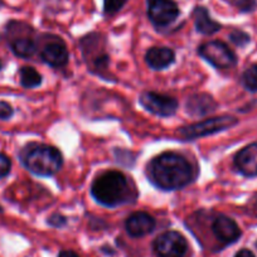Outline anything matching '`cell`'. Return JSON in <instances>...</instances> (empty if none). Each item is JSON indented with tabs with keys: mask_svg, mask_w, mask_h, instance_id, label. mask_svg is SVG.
Instances as JSON below:
<instances>
[{
	"mask_svg": "<svg viewBox=\"0 0 257 257\" xmlns=\"http://www.w3.org/2000/svg\"><path fill=\"white\" fill-rule=\"evenodd\" d=\"M149 179L163 190H177L193 180V169L187 159L178 153L167 152L158 155L148 167Z\"/></svg>",
	"mask_w": 257,
	"mask_h": 257,
	"instance_id": "obj_1",
	"label": "cell"
},
{
	"mask_svg": "<svg viewBox=\"0 0 257 257\" xmlns=\"http://www.w3.org/2000/svg\"><path fill=\"white\" fill-rule=\"evenodd\" d=\"M91 194L101 206L116 208L128 202L130 190L127 179L121 172L108 170L93 180L91 185Z\"/></svg>",
	"mask_w": 257,
	"mask_h": 257,
	"instance_id": "obj_2",
	"label": "cell"
},
{
	"mask_svg": "<svg viewBox=\"0 0 257 257\" xmlns=\"http://www.w3.org/2000/svg\"><path fill=\"white\" fill-rule=\"evenodd\" d=\"M24 167L39 177H51L56 174L63 164L61 152L46 144H32L24 148L21 154Z\"/></svg>",
	"mask_w": 257,
	"mask_h": 257,
	"instance_id": "obj_3",
	"label": "cell"
},
{
	"mask_svg": "<svg viewBox=\"0 0 257 257\" xmlns=\"http://www.w3.org/2000/svg\"><path fill=\"white\" fill-rule=\"evenodd\" d=\"M237 122L238 121L233 116L223 115L218 116V117L207 118V120L192 123V125L183 126L178 130V134L185 140H194L198 139V138H204L208 137V135L217 134L219 132L228 130L232 126L237 125Z\"/></svg>",
	"mask_w": 257,
	"mask_h": 257,
	"instance_id": "obj_4",
	"label": "cell"
},
{
	"mask_svg": "<svg viewBox=\"0 0 257 257\" xmlns=\"http://www.w3.org/2000/svg\"><path fill=\"white\" fill-rule=\"evenodd\" d=\"M198 54L204 61L218 70H229L237 64V57L234 52L221 41L203 43L199 46Z\"/></svg>",
	"mask_w": 257,
	"mask_h": 257,
	"instance_id": "obj_5",
	"label": "cell"
},
{
	"mask_svg": "<svg viewBox=\"0 0 257 257\" xmlns=\"http://www.w3.org/2000/svg\"><path fill=\"white\" fill-rule=\"evenodd\" d=\"M187 249V239L179 232H164L154 241V251L158 257H183Z\"/></svg>",
	"mask_w": 257,
	"mask_h": 257,
	"instance_id": "obj_6",
	"label": "cell"
},
{
	"mask_svg": "<svg viewBox=\"0 0 257 257\" xmlns=\"http://www.w3.org/2000/svg\"><path fill=\"white\" fill-rule=\"evenodd\" d=\"M140 105L150 113L160 116V117H169V116L174 115L178 110V101L174 97L162 95V93L150 92V91L142 93Z\"/></svg>",
	"mask_w": 257,
	"mask_h": 257,
	"instance_id": "obj_7",
	"label": "cell"
},
{
	"mask_svg": "<svg viewBox=\"0 0 257 257\" xmlns=\"http://www.w3.org/2000/svg\"><path fill=\"white\" fill-rule=\"evenodd\" d=\"M179 16V8L173 0H150L148 17L155 27H167Z\"/></svg>",
	"mask_w": 257,
	"mask_h": 257,
	"instance_id": "obj_8",
	"label": "cell"
},
{
	"mask_svg": "<svg viewBox=\"0 0 257 257\" xmlns=\"http://www.w3.org/2000/svg\"><path fill=\"white\" fill-rule=\"evenodd\" d=\"M157 222L147 212H135L125 222L126 232L134 238L144 237L154 231Z\"/></svg>",
	"mask_w": 257,
	"mask_h": 257,
	"instance_id": "obj_9",
	"label": "cell"
},
{
	"mask_svg": "<svg viewBox=\"0 0 257 257\" xmlns=\"http://www.w3.org/2000/svg\"><path fill=\"white\" fill-rule=\"evenodd\" d=\"M234 165L244 177H257V142L247 145L237 153L234 157Z\"/></svg>",
	"mask_w": 257,
	"mask_h": 257,
	"instance_id": "obj_10",
	"label": "cell"
},
{
	"mask_svg": "<svg viewBox=\"0 0 257 257\" xmlns=\"http://www.w3.org/2000/svg\"><path fill=\"white\" fill-rule=\"evenodd\" d=\"M212 231L217 239L223 243H233L241 237V229L238 224L227 216H218L212 223Z\"/></svg>",
	"mask_w": 257,
	"mask_h": 257,
	"instance_id": "obj_11",
	"label": "cell"
},
{
	"mask_svg": "<svg viewBox=\"0 0 257 257\" xmlns=\"http://www.w3.org/2000/svg\"><path fill=\"white\" fill-rule=\"evenodd\" d=\"M42 61L46 62L48 66L53 68L64 67L68 63V54L67 48L62 42H52L48 43L41 52Z\"/></svg>",
	"mask_w": 257,
	"mask_h": 257,
	"instance_id": "obj_12",
	"label": "cell"
},
{
	"mask_svg": "<svg viewBox=\"0 0 257 257\" xmlns=\"http://www.w3.org/2000/svg\"><path fill=\"white\" fill-rule=\"evenodd\" d=\"M145 61L152 70L162 71L172 66L175 61V53L173 49L165 47L150 48L145 54Z\"/></svg>",
	"mask_w": 257,
	"mask_h": 257,
	"instance_id": "obj_13",
	"label": "cell"
},
{
	"mask_svg": "<svg viewBox=\"0 0 257 257\" xmlns=\"http://www.w3.org/2000/svg\"><path fill=\"white\" fill-rule=\"evenodd\" d=\"M216 101L207 93H197L190 96L185 102V110L192 116H204L216 110Z\"/></svg>",
	"mask_w": 257,
	"mask_h": 257,
	"instance_id": "obj_14",
	"label": "cell"
},
{
	"mask_svg": "<svg viewBox=\"0 0 257 257\" xmlns=\"http://www.w3.org/2000/svg\"><path fill=\"white\" fill-rule=\"evenodd\" d=\"M193 17H194V24H196L197 32L204 34V36H211V34H214L222 28L221 24L217 23L216 21L211 18L209 12L204 7H197L193 12Z\"/></svg>",
	"mask_w": 257,
	"mask_h": 257,
	"instance_id": "obj_15",
	"label": "cell"
},
{
	"mask_svg": "<svg viewBox=\"0 0 257 257\" xmlns=\"http://www.w3.org/2000/svg\"><path fill=\"white\" fill-rule=\"evenodd\" d=\"M19 76H21V85L24 88H36L42 83L41 73L31 66L22 67L19 71Z\"/></svg>",
	"mask_w": 257,
	"mask_h": 257,
	"instance_id": "obj_16",
	"label": "cell"
},
{
	"mask_svg": "<svg viewBox=\"0 0 257 257\" xmlns=\"http://www.w3.org/2000/svg\"><path fill=\"white\" fill-rule=\"evenodd\" d=\"M12 49L16 56L21 57V58H29L36 53L37 46L32 39L19 38L12 43Z\"/></svg>",
	"mask_w": 257,
	"mask_h": 257,
	"instance_id": "obj_17",
	"label": "cell"
},
{
	"mask_svg": "<svg viewBox=\"0 0 257 257\" xmlns=\"http://www.w3.org/2000/svg\"><path fill=\"white\" fill-rule=\"evenodd\" d=\"M242 83L249 92H257V64L244 71L242 75Z\"/></svg>",
	"mask_w": 257,
	"mask_h": 257,
	"instance_id": "obj_18",
	"label": "cell"
},
{
	"mask_svg": "<svg viewBox=\"0 0 257 257\" xmlns=\"http://www.w3.org/2000/svg\"><path fill=\"white\" fill-rule=\"evenodd\" d=\"M226 2L238 8V11L242 12V13L253 12L257 7L256 0H226Z\"/></svg>",
	"mask_w": 257,
	"mask_h": 257,
	"instance_id": "obj_19",
	"label": "cell"
},
{
	"mask_svg": "<svg viewBox=\"0 0 257 257\" xmlns=\"http://www.w3.org/2000/svg\"><path fill=\"white\" fill-rule=\"evenodd\" d=\"M229 39H231L232 43H234L236 46L244 47L246 44H248L249 36L242 31H233L229 34Z\"/></svg>",
	"mask_w": 257,
	"mask_h": 257,
	"instance_id": "obj_20",
	"label": "cell"
},
{
	"mask_svg": "<svg viewBox=\"0 0 257 257\" xmlns=\"http://www.w3.org/2000/svg\"><path fill=\"white\" fill-rule=\"evenodd\" d=\"M126 0H103V8L107 14H113L125 6Z\"/></svg>",
	"mask_w": 257,
	"mask_h": 257,
	"instance_id": "obj_21",
	"label": "cell"
},
{
	"mask_svg": "<svg viewBox=\"0 0 257 257\" xmlns=\"http://www.w3.org/2000/svg\"><path fill=\"white\" fill-rule=\"evenodd\" d=\"M12 169V162L6 154H2L0 153V179L2 178H6L7 175L11 173Z\"/></svg>",
	"mask_w": 257,
	"mask_h": 257,
	"instance_id": "obj_22",
	"label": "cell"
},
{
	"mask_svg": "<svg viewBox=\"0 0 257 257\" xmlns=\"http://www.w3.org/2000/svg\"><path fill=\"white\" fill-rule=\"evenodd\" d=\"M47 222H48L49 226L54 227V228H61V227H64L67 224V218L64 216H62V214L54 213L47 219Z\"/></svg>",
	"mask_w": 257,
	"mask_h": 257,
	"instance_id": "obj_23",
	"label": "cell"
},
{
	"mask_svg": "<svg viewBox=\"0 0 257 257\" xmlns=\"http://www.w3.org/2000/svg\"><path fill=\"white\" fill-rule=\"evenodd\" d=\"M14 110L8 102L6 101H0V118L2 120H8L13 116Z\"/></svg>",
	"mask_w": 257,
	"mask_h": 257,
	"instance_id": "obj_24",
	"label": "cell"
},
{
	"mask_svg": "<svg viewBox=\"0 0 257 257\" xmlns=\"http://www.w3.org/2000/svg\"><path fill=\"white\" fill-rule=\"evenodd\" d=\"M234 257H254V254L252 253V252L249 251V249L243 248V249H241V251L237 252L236 256H234Z\"/></svg>",
	"mask_w": 257,
	"mask_h": 257,
	"instance_id": "obj_25",
	"label": "cell"
},
{
	"mask_svg": "<svg viewBox=\"0 0 257 257\" xmlns=\"http://www.w3.org/2000/svg\"><path fill=\"white\" fill-rule=\"evenodd\" d=\"M58 257H80V256L73 251H61L59 252Z\"/></svg>",
	"mask_w": 257,
	"mask_h": 257,
	"instance_id": "obj_26",
	"label": "cell"
},
{
	"mask_svg": "<svg viewBox=\"0 0 257 257\" xmlns=\"http://www.w3.org/2000/svg\"><path fill=\"white\" fill-rule=\"evenodd\" d=\"M3 68V63H2V61H0V70Z\"/></svg>",
	"mask_w": 257,
	"mask_h": 257,
	"instance_id": "obj_27",
	"label": "cell"
},
{
	"mask_svg": "<svg viewBox=\"0 0 257 257\" xmlns=\"http://www.w3.org/2000/svg\"><path fill=\"white\" fill-rule=\"evenodd\" d=\"M256 247H257V242H256Z\"/></svg>",
	"mask_w": 257,
	"mask_h": 257,
	"instance_id": "obj_28",
	"label": "cell"
}]
</instances>
